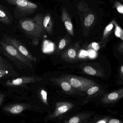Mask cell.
I'll return each instance as SVG.
<instances>
[{"label": "cell", "mask_w": 123, "mask_h": 123, "mask_svg": "<svg viewBox=\"0 0 123 123\" xmlns=\"http://www.w3.org/2000/svg\"><path fill=\"white\" fill-rule=\"evenodd\" d=\"M120 74L121 77L123 80V65L121 66L120 67Z\"/></svg>", "instance_id": "cell-29"}, {"label": "cell", "mask_w": 123, "mask_h": 123, "mask_svg": "<svg viewBox=\"0 0 123 123\" xmlns=\"http://www.w3.org/2000/svg\"><path fill=\"white\" fill-rule=\"evenodd\" d=\"M94 51H93V50H92L91 51H90L89 53L88 54H89V56L93 58L94 57L95 55V52H94V53H93L94 52Z\"/></svg>", "instance_id": "cell-31"}, {"label": "cell", "mask_w": 123, "mask_h": 123, "mask_svg": "<svg viewBox=\"0 0 123 123\" xmlns=\"http://www.w3.org/2000/svg\"><path fill=\"white\" fill-rule=\"evenodd\" d=\"M71 106V103L64 102L60 103L56 111V115H61L64 114L68 111Z\"/></svg>", "instance_id": "cell-15"}, {"label": "cell", "mask_w": 123, "mask_h": 123, "mask_svg": "<svg viewBox=\"0 0 123 123\" xmlns=\"http://www.w3.org/2000/svg\"><path fill=\"white\" fill-rule=\"evenodd\" d=\"M95 19V15L92 14H90L85 19L84 25L86 27H90L94 23Z\"/></svg>", "instance_id": "cell-20"}, {"label": "cell", "mask_w": 123, "mask_h": 123, "mask_svg": "<svg viewBox=\"0 0 123 123\" xmlns=\"http://www.w3.org/2000/svg\"><path fill=\"white\" fill-rule=\"evenodd\" d=\"M84 71L86 74L89 75L99 77L104 76V74H102L100 71H98L92 67L89 66L85 67L84 68Z\"/></svg>", "instance_id": "cell-16"}, {"label": "cell", "mask_w": 123, "mask_h": 123, "mask_svg": "<svg viewBox=\"0 0 123 123\" xmlns=\"http://www.w3.org/2000/svg\"><path fill=\"white\" fill-rule=\"evenodd\" d=\"M3 41L12 45L22 55L30 61H35L37 60V59L30 54V53L22 44L21 43L20 41L17 40L16 38L4 35V36Z\"/></svg>", "instance_id": "cell-6"}, {"label": "cell", "mask_w": 123, "mask_h": 123, "mask_svg": "<svg viewBox=\"0 0 123 123\" xmlns=\"http://www.w3.org/2000/svg\"><path fill=\"white\" fill-rule=\"evenodd\" d=\"M90 47L93 48L95 51H98L100 49V46L98 43L96 42H93L91 44Z\"/></svg>", "instance_id": "cell-27"}, {"label": "cell", "mask_w": 123, "mask_h": 123, "mask_svg": "<svg viewBox=\"0 0 123 123\" xmlns=\"http://www.w3.org/2000/svg\"><path fill=\"white\" fill-rule=\"evenodd\" d=\"M40 94H41L43 100L45 103H47V92L44 90H42Z\"/></svg>", "instance_id": "cell-23"}, {"label": "cell", "mask_w": 123, "mask_h": 123, "mask_svg": "<svg viewBox=\"0 0 123 123\" xmlns=\"http://www.w3.org/2000/svg\"><path fill=\"white\" fill-rule=\"evenodd\" d=\"M44 16L43 14H39L33 19L27 18L22 19L19 22V24L27 34L39 37L45 30L43 25Z\"/></svg>", "instance_id": "cell-1"}, {"label": "cell", "mask_w": 123, "mask_h": 123, "mask_svg": "<svg viewBox=\"0 0 123 123\" xmlns=\"http://www.w3.org/2000/svg\"><path fill=\"white\" fill-rule=\"evenodd\" d=\"M61 78L68 82L73 88L80 91L86 92L90 87L97 85L91 80L76 76L67 75Z\"/></svg>", "instance_id": "cell-3"}, {"label": "cell", "mask_w": 123, "mask_h": 123, "mask_svg": "<svg viewBox=\"0 0 123 123\" xmlns=\"http://www.w3.org/2000/svg\"><path fill=\"white\" fill-rule=\"evenodd\" d=\"M0 45L1 52L18 66H31V61L22 55L12 45L0 40Z\"/></svg>", "instance_id": "cell-2"}, {"label": "cell", "mask_w": 123, "mask_h": 123, "mask_svg": "<svg viewBox=\"0 0 123 123\" xmlns=\"http://www.w3.org/2000/svg\"><path fill=\"white\" fill-rule=\"evenodd\" d=\"M114 25H115L114 33L117 37L121 39L123 41V29L118 25L115 20H114Z\"/></svg>", "instance_id": "cell-18"}, {"label": "cell", "mask_w": 123, "mask_h": 123, "mask_svg": "<svg viewBox=\"0 0 123 123\" xmlns=\"http://www.w3.org/2000/svg\"><path fill=\"white\" fill-rule=\"evenodd\" d=\"M66 40L65 39H63L61 40L60 43L59 44V46H58V50H61L63 49L65 47V46L66 45Z\"/></svg>", "instance_id": "cell-25"}, {"label": "cell", "mask_w": 123, "mask_h": 123, "mask_svg": "<svg viewBox=\"0 0 123 123\" xmlns=\"http://www.w3.org/2000/svg\"><path fill=\"white\" fill-rule=\"evenodd\" d=\"M10 4L16 6L18 11L24 16H27L34 13L37 10L38 6L28 0H6Z\"/></svg>", "instance_id": "cell-4"}, {"label": "cell", "mask_w": 123, "mask_h": 123, "mask_svg": "<svg viewBox=\"0 0 123 123\" xmlns=\"http://www.w3.org/2000/svg\"><path fill=\"white\" fill-rule=\"evenodd\" d=\"M107 123H123V120L121 119L112 117Z\"/></svg>", "instance_id": "cell-26"}, {"label": "cell", "mask_w": 123, "mask_h": 123, "mask_svg": "<svg viewBox=\"0 0 123 123\" xmlns=\"http://www.w3.org/2000/svg\"><path fill=\"white\" fill-rule=\"evenodd\" d=\"M99 90V87L98 85L93 86L89 88L87 91V93L88 95H92L97 93Z\"/></svg>", "instance_id": "cell-21"}, {"label": "cell", "mask_w": 123, "mask_h": 123, "mask_svg": "<svg viewBox=\"0 0 123 123\" xmlns=\"http://www.w3.org/2000/svg\"><path fill=\"white\" fill-rule=\"evenodd\" d=\"M114 6L120 14L123 15V5L117 1H115L114 3Z\"/></svg>", "instance_id": "cell-22"}, {"label": "cell", "mask_w": 123, "mask_h": 123, "mask_svg": "<svg viewBox=\"0 0 123 123\" xmlns=\"http://www.w3.org/2000/svg\"><path fill=\"white\" fill-rule=\"evenodd\" d=\"M0 21L4 24L8 25L10 24V19L7 14L2 9L0 6Z\"/></svg>", "instance_id": "cell-19"}, {"label": "cell", "mask_w": 123, "mask_h": 123, "mask_svg": "<svg viewBox=\"0 0 123 123\" xmlns=\"http://www.w3.org/2000/svg\"><path fill=\"white\" fill-rule=\"evenodd\" d=\"M61 18L68 32L71 36H74V27L71 16L66 9L63 8L62 10Z\"/></svg>", "instance_id": "cell-10"}, {"label": "cell", "mask_w": 123, "mask_h": 123, "mask_svg": "<svg viewBox=\"0 0 123 123\" xmlns=\"http://www.w3.org/2000/svg\"><path fill=\"white\" fill-rule=\"evenodd\" d=\"M41 80L42 79L40 77L23 76L7 80L6 84L8 86H20L24 84L33 83Z\"/></svg>", "instance_id": "cell-8"}, {"label": "cell", "mask_w": 123, "mask_h": 123, "mask_svg": "<svg viewBox=\"0 0 123 123\" xmlns=\"http://www.w3.org/2000/svg\"><path fill=\"white\" fill-rule=\"evenodd\" d=\"M117 50L120 53L123 55V42L118 45Z\"/></svg>", "instance_id": "cell-28"}, {"label": "cell", "mask_w": 123, "mask_h": 123, "mask_svg": "<svg viewBox=\"0 0 123 123\" xmlns=\"http://www.w3.org/2000/svg\"><path fill=\"white\" fill-rule=\"evenodd\" d=\"M123 98V88L105 94L100 100V103L105 107H111Z\"/></svg>", "instance_id": "cell-5"}, {"label": "cell", "mask_w": 123, "mask_h": 123, "mask_svg": "<svg viewBox=\"0 0 123 123\" xmlns=\"http://www.w3.org/2000/svg\"><path fill=\"white\" fill-rule=\"evenodd\" d=\"M80 117L75 116L71 118L68 121V123H80L81 121Z\"/></svg>", "instance_id": "cell-24"}, {"label": "cell", "mask_w": 123, "mask_h": 123, "mask_svg": "<svg viewBox=\"0 0 123 123\" xmlns=\"http://www.w3.org/2000/svg\"><path fill=\"white\" fill-rule=\"evenodd\" d=\"M43 25L45 30H46L49 35L52 34L53 21L50 14L47 13L45 15L43 22Z\"/></svg>", "instance_id": "cell-11"}, {"label": "cell", "mask_w": 123, "mask_h": 123, "mask_svg": "<svg viewBox=\"0 0 123 123\" xmlns=\"http://www.w3.org/2000/svg\"><path fill=\"white\" fill-rule=\"evenodd\" d=\"M17 76H18V75L12 66L0 55V79Z\"/></svg>", "instance_id": "cell-7"}, {"label": "cell", "mask_w": 123, "mask_h": 123, "mask_svg": "<svg viewBox=\"0 0 123 123\" xmlns=\"http://www.w3.org/2000/svg\"><path fill=\"white\" fill-rule=\"evenodd\" d=\"M79 48V44L77 42L74 46L67 49L61 55V57L64 60L68 62H73L77 61L79 59L78 51Z\"/></svg>", "instance_id": "cell-9"}, {"label": "cell", "mask_w": 123, "mask_h": 123, "mask_svg": "<svg viewBox=\"0 0 123 123\" xmlns=\"http://www.w3.org/2000/svg\"><path fill=\"white\" fill-rule=\"evenodd\" d=\"M112 117L111 115H101L98 116L91 123H107Z\"/></svg>", "instance_id": "cell-17"}, {"label": "cell", "mask_w": 123, "mask_h": 123, "mask_svg": "<svg viewBox=\"0 0 123 123\" xmlns=\"http://www.w3.org/2000/svg\"><path fill=\"white\" fill-rule=\"evenodd\" d=\"M114 20L115 19H113L110 24H108L104 30L101 42V43L103 44V45L105 44L108 41L109 37L114 27Z\"/></svg>", "instance_id": "cell-12"}, {"label": "cell", "mask_w": 123, "mask_h": 123, "mask_svg": "<svg viewBox=\"0 0 123 123\" xmlns=\"http://www.w3.org/2000/svg\"><path fill=\"white\" fill-rule=\"evenodd\" d=\"M24 110V107L20 104H14L5 107V111L13 115H17L22 112Z\"/></svg>", "instance_id": "cell-13"}, {"label": "cell", "mask_w": 123, "mask_h": 123, "mask_svg": "<svg viewBox=\"0 0 123 123\" xmlns=\"http://www.w3.org/2000/svg\"><path fill=\"white\" fill-rule=\"evenodd\" d=\"M56 82L61 87L62 89L67 92H74V89L68 82L63 80L61 78L54 79Z\"/></svg>", "instance_id": "cell-14"}, {"label": "cell", "mask_w": 123, "mask_h": 123, "mask_svg": "<svg viewBox=\"0 0 123 123\" xmlns=\"http://www.w3.org/2000/svg\"><path fill=\"white\" fill-rule=\"evenodd\" d=\"M4 97V95L3 94H0V105L3 102Z\"/></svg>", "instance_id": "cell-30"}]
</instances>
